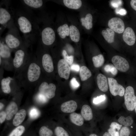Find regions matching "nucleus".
Here are the masks:
<instances>
[{"label":"nucleus","instance_id":"1","mask_svg":"<svg viewBox=\"0 0 136 136\" xmlns=\"http://www.w3.org/2000/svg\"><path fill=\"white\" fill-rule=\"evenodd\" d=\"M42 74V69L36 56L30 54L23 68L14 77L19 84L29 86L37 85Z\"/></svg>","mask_w":136,"mask_h":136},{"label":"nucleus","instance_id":"2","mask_svg":"<svg viewBox=\"0 0 136 136\" xmlns=\"http://www.w3.org/2000/svg\"><path fill=\"white\" fill-rule=\"evenodd\" d=\"M15 20L16 24L24 35L26 41L30 44V39L33 37L39 30L38 25L28 14L20 11L16 13Z\"/></svg>","mask_w":136,"mask_h":136},{"label":"nucleus","instance_id":"3","mask_svg":"<svg viewBox=\"0 0 136 136\" xmlns=\"http://www.w3.org/2000/svg\"><path fill=\"white\" fill-rule=\"evenodd\" d=\"M9 29L4 39L9 47L13 51L30 44L22 40L20 37L18 29L15 25Z\"/></svg>","mask_w":136,"mask_h":136},{"label":"nucleus","instance_id":"4","mask_svg":"<svg viewBox=\"0 0 136 136\" xmlns=\"http://www.w3.org/2000/svg\"><path fill=\"white\" fill-rule=\"evenodd\" d=\"M30 45H27L24 46L14 51V57L13 61L14 77L20 72L25 64L30 55L28 51Z\"/></svg>","mask_w":136,"mask_h":136},{"label":"nucleus","instance_id":"5","mask_svg":"<svg viewBox=\"0 0 136 136\" xmlns=\"http://www.w3.org/2000/svg\"><path fill=\"white\" fill-rule=\"evenodd\" d=\"M6 2L1 3L0 7V24L2 28L8 29L15 25L14 23V13L9 4Z\"/></svg>","mask_w":136,"mask_h":136},{"label":"nucleus","instance_id":"6","mask_svg":"<svg viewBox=\"0 0 136 136\" xmlns=\"http://www.w3.org/2000/svg\"><path fill=\"white\" fill-rule=\"evenodd\" d=\"M12 51L5 43L4 39L0 41V67L9 71H13V58L11 56Z\"/></svg>","mask_w":136,"mask_h":136},{"label":"nucleus","instance_id":"7","mask_svg":"<svg viewBox=\"0 0 136 136\" xmlns=\"http://www.w3.org/2000/svg\"><path fill=\"white\" fill-rule=\"evenodd\" d=\"M36 56L42 69L43 73H52L54 70V63L51 56L48 53H43L39 47Z\"/></svg>","mask_w":136,"mask_h":136},{"label":"nucleus","instance_id":"8","mask_svg":"<svg viewBox=\"0 0 136 136\" xmlns=\"http://www.w3.org/2000/svg\"><path fill=\"white\" fill-rule=\"evenodd\" d=\"M42 77L37 85L38 86V92L43 94L48 99L53 98L55 95L56 85L53 83H49L43 80Z\"/></svg>","mask_w":136,"mask_h":136},{"label":"nucleus","instance_id":"9","mask_svg":"<svg viewBox=\"0 0 136 136\" xmlns=\"http://www.w3.org/2000/svg\"><path fill=\"white\" fill-rule=\"evenodd\" d=\"M124 103L127 109L132 111L135 109L136 104V96L133 88L128 86L126 88L124 94Z\"/></svg>","mask_w":136,"mask_h":136},{"label":"nucleus","instance_id":"10","mask_svg":"<svg viewBox=\"0 0 136 136\" xmlns=\"http://www.w3.org/2000/svg\"><path fill=\"white\" fill-rule=\"evenodd\" d=\"M42 43L46 46H50L54 42L55 39V34L51 27H47L43 28L41 33Z\"/></svg>","mask_w":136,"mask_h":136},{"label":"nucleus","instance_id":"11","mask_svg":"<svg viewBox=\"0 0 136 136\" xmlns=\"http://www.w3.org/2000/svg\"><path fill=\"white\" fill-rule=\"evenodd\" d=\"M108 80L111 94L114 96L119 95L120 96H123L125 93L124 87L118 84L117 80L113 78H108Z\"/></svg>","mask_w":136,"mask_h":136},{"label":"nucleus","instance_id":"12","mask_svg":"<svg viewBox=\"0 0 136 136\" xmlns=\"http://www.w3.org/2000/svg\"><path fill=\"white\" fill-rule=\"evenodd\" d=\"M111 60L114 66L121 72H125L129 69V65L128 61L121 56H115L112 58Z\"/></svg>","mask_w":136,"mask_h":136},{"label":"nucleus","instance_id":"13","mask_svg":"<svg viewBox=\"0 0 136 136\" xmlns=\"http://www.w3.org/2000/svg\"><path fill=\"white\" fill-rule=\"evenodd\" d=\"M57 67L59 76L66 80L68 79L71 69L69 64L64 59H60L58 61Z\"/></svg>","mask_w":136,"mask_h":136},{"label":"nucleus","instance_id":"14","mask_svg":"<svg viewBox=\"0 0 136 136\" xmlns=\"http://www.w3.org/2000/svg\"><path fill=\"white\" fill-rule=\"evenodd\" d=\"M108 25L110 28L117 33H122L124 30V23L119 18L115 17L110 19L108 21Z\"/></svg>","mask_w":136,"mask_h":136},{"label":"nucleus","instance_id":"15","mask_svg":"<svg viewBox=\"0 0 136 136\" xmlns=\"http://www.w3.org/2000/svg\"><path fill=\"white\" fill-rule=\"evenodd\" d=\"M17 80L15 77H8L3 78L1 81V88L3 92L6 94H9L11 91V86Z\"/></svg>","mask_w":136,"mask_h":136},{"label":"nucleus","instance_id":"16","mask_svg":"<svg viewBox=\"0 0 136 136\" xmlns=\"http://www.w3.org/2000/svg\"><path fill=\"white\" fill-rule=\"evenodd\" d=\"M123 38L124 41L128 45H133L135 42L136 36L132 28L129 27H127L124 31Z\"/></svg>","mask_w":136,"mask_h":136},{"label":"nucleus","instance_id":"17","mask_svg":"<svg viewBox=\"0 0 136 136\" xmlns=\"http://www.w3.org/2000/svg\"><path fill=\"white\" fill-rule=\"evenodd\" d=\"M77 105L73 100H69L63 103L61 106V111L65 113H72L76 109Z\"/></svg>","mask_w":136,"mask_h":136},{"label":"nucleus","instance_id":"18","mask_svg":"<svg viewBox=\"0 0 136 136\" xmlns=\"http://www.w3.org/2000/svg\"><path fill=\"white\" fill-rule=\"evenodd\" d=\"M96 79L97 86L100 90L104 92L107 91L108 86L106 77L104 75L99 74L97 76Z\"/></svg>","mask_w":136,"mask_h":136},{"label":"nucleus","instance_id":"19","mask_svg":"<svg viewBox=\"0 0 136 136\" xmlns=\"http://www.w3.org/2000/svg\"><path fill=\"white\" fill-rule=\"evenodd\" d=\"M18 110V107L16 104L14 102H11L6 110V119L8 120L11 119L14 115L16 113Z\"/></svg>","mask_w":136,"mask_h":136},{"label":"nucleus","instance_id":"20","mask_svg":"<svg viewBox=\"0 0 136 136\" xmlns=\"http://www.w3.org/2000/svg\"><path fill=\"white\" fill-rule=\"evenodd\" d=\"M26 115V112L25 110H20L16 113L13 120V125L17 126L20 125L24 120Z\"/></svg>","mask_w":136,"mask_h":136},{"label":"nucleus","instance_id":"21","mask_svg":"<svg viewBox=\"0 0 136 136\" xmlns=\"http://www.w3.org/2000/svg\"><path fill=\"white\" fill-rule=\"evenodd\" d=\"M82 116L85 120L89 121L93 118V114L92 109L88 105H83L81 110Z\"/></svg>","mask_w":136,"mask_h":136},{"label":"nucleus","instance_id":"22","mask_svg":"<svg viewBox=\"0 0 136 136\" xmlns=\"http://www.w3.org/2000/svg\"><path fill=\"white\" fill-rule=\"evenodd\" d=\"M80 32L75 25H71L69 27V35L71 40L75 42H78L80 39Z\"/></svg>","mask_w":136,"mask_h":136},{"label":"nucleus","instance_id":"23","mask_svg":"<svg viewBox=\"0 0 136 136\" xmlns=\"http://www.w3.org/2000/svg\"><path fill=\"white\" fill-rule=\"evenodd\" d=\"M71 121L74 124L78 126H81L84 123V119L80 114L75 112L71 113L70 115Z\"/></svg>","mask_w":136,"mask_h":136},{"label":"nucleus","instance_id":"24","mask_svg":"<svg viewBox=\"0 0 136 136\" xmlns=\"http://www.w3.org/2000/svg\"><path fill=\"white\" fill-rule=\"evenodd\" d=\"M63 2L65 6L72 9H78L82 5V1L80 0H64Z\"/></svg>","mask_w":136,"mask_h":136},{"label":"nucleus","instance_id":"25","mask_svg":"<svg viewBox=\"0 0 136 136\" xmlns=\"http://www.w3.org/2000/svg\"><path fill=\"white\" fill-rule=\"evenodd\" d=\"M122 125L115 122H112L108 131L111 136H119V131Z\"/></svg>","mask_w":136,"mask_h":136},{"label":"nucleus","instance_id":"26","mask_svg":"<svg viewBox=\"0 0 136 136\" xmlns=\"http://www.w3.org/2000/svg\"><path fill=\"white\" fill-rule=\"evenodd\" d=\"M102 34L104 38L108 43H113L114 41V31L110 28H107L106 30L102 31Z\"/></svg>","mask_w":136,"mask_h":136},{"label":"nucleus","instance_id":"27","mask_svg":"<svg viewBox=\"0 0 136 136\" xmlns=\"http://www.w3.org/2000/svg\"><path fill=\"white\" fill-rule=\"evenodd\" d=\"M82 25L86 29L89 30L92 27V16L90 13L87 14L85 17H82L80 19Z\"/></svg>","mask_w":136,"mask_h":136},{"label":"nucleus","instance_id":"28","mask_svg":"<svg viewBox=\"0 0 136 136\" xmlns=\"http://www.w3.org/2000/svg\"><path fill=\"white\" fill-rule=\"evenodd\" d=\"M23 3L29 7L35 9H38L42 6L43 2L41 0H24Z\"/></svg>","mask_w":136,"mask_h":136},{"label":"nucleus","instance_id":"29","mask_svg":"<svg viewBox=\"0 0 136 136\" xmlns=\"http://www.w3.org/2000/svg\"><path fill=\"white\" fill-rule=\"evenodd\" d=\"M80 76L82 81L87 80L92 75V73L90 70L86 66H81L80 70Z\"/></svg>","mask_w":136,"mask_h":136},{"label":"nucleus","instance_id":"30","mask_svg":"<svg viewBox=\"0 0 136 136\" xmlns=\"http://www.w3.org/2000/svg\"><path fill=\"white\" fill-rule=\"evenodd\" d=\"M57 31L60 37L64 39L66 36L69 35V27L67 24H65L58 27Z\"/></svg>","mask_w":136,"mask_h":136},{"label":"nucleus","instance_id":"31","mask_svg":"<svg viewBox=\"0 0 136 136\" xmlns=\"http://www.w3.org/2000/svg\"><path fill=\"white\" fill-rule=\"evenodd\" d=\"M92 60L94 66L96 67H99L102 66L105 61L104 57L101 54L93 57Z\"/></svg>","mask_w":136,"mask_h":136},{"label":"nucleus","instance_id":"32","mask_svg":"<svg viewBox=\"0 0 136 136\" xmlns=\"http://www.w3.org/2000/svg\"><path fill=\"white\" fill-rule=\"evenodd\" d=\"M118 122L121 124L125 126H129L131 125L133 122L132 118L130 116L125 117L123 116H120L118 120Z\"/></svg>","mask_w":136,"mask_h":136},{"label":"nucleus","instance_id":"33","mask_svg":"<svg viewBox=\"0 0 136 136\" xmlns=\"http://www.w3.org/2000/svg\"><path fill=\"white\" fill-rule=\"evenodd\" d=\"M25 130L24 127L20 125L14 129L8 136H21Z\"/></svg>","mask_w":136,"mask_h":136},{"label":"nucleus","instance_id":"34","mask_svg":"<svg viewBox=\"0 0 136 136\" xmlns=\"http://www.w3.org/2000/svg\"><path fill=\"white\" fill-rule=\"evenodd\" d=\"M39 134V136H53L52 131L46 126H43L40 129Z\"/></svg>","mask_w":136,"mask_h":136},{"label":"nucleus","instance_id":"35","mask_svg":"<svg viewBox=\"0 0 136 136\" xmlns=\"http://www.w3.org/2000/svg\"><path fill=\"white\" fill-rule=\"evenodd\" d=\"M54 133L56 136H70L68 132L60 126H57L55 128Z\"/></svg>","mask_w":136,"mask_h":136},{"label":"nucleus","instance_id":"36","mask_svg":"<svg viewBox=\"0 0 136 136\" xmlns=\"http://www.w3.org/2000/svg\"><path fill=\"white\" fill-rule=\"evenodd\" d=\"M105 71L107 72H110L114 75H116L118 73V70L114 65L107 64L104 67Z\"/></svg>","mask_w":136,"mask_h":136},{"label":"nucleus","instance_id":"37","mask_svg":"<svg viewBox=\"0 0 136 136\" xmlns=\"http://www.w3.org/2000/svg\"><path fill=\"white\" fill-rule=\"evenodd\" d=\"M40 113L39 110L36 108H31L29 112V116L31 119H36L40 116Z\"/></svg>","mask_w":136,"mask_h":136},{"label":"nucleus","instance_id":"38","mask_svg":"<svg viewBox=\"0 0 136 136\" xmlns=\"http://www.w3.org/2000/svg\"><path fill=\"white\" fill-rule=\"evenodd\" d=\"M36 100L39 103L44 104L47 102L48 99L43 94L38 92L35 96Z\"/></svg>","mask_w":136,"mask_h":136},{"label":"nucleus","instance_id":"39","mask_svg":"<svg viewBox=\"0 0 136 136\" xmlns=\"http://www.w3.org/2000/svg\"><path fill=\"white\" fill-rule=\"evenodd\" d=\"M62 55L64 59L69 65H71L73 63L74 60V57L72 55L69 56L66 51L63 50L62 51Z\"/></svg>","mask_w":136,"mask_h":136},{"label":"nucleus","instance_id":"40","mask_svg":"<svg viewBox=\"0 0 136 136\" xmlns=\"http://www.w3.org/2000/svg\"><path fill=\"white\" fill-rule=\"evenodd\" d=\"M130 131L129 128L127 126H123L120 129L119 136H129Z\"/></svg>","mask_w":136,"mask_h":136},{"label":"nucleus","instance_id":"41","mask_svg":"<svg viewBox=\"0 0 136 136\" xmlns=\"http://www.w3.org/2000/svg\"><path fill=\"white\" fill-rule=\"evenodd\" d=\"M70 85L72 88L75 89L78 88L80 86V84L75 78H73L70 81Z\"/></svg>","mask_w":136,"mask_h":136},{"label":"nucleus","instance_id":"42","mask_svg":"<svg viewBox=\"0 0 136 136\" xmlns=\"http://www.w3.org/2000/svg\"><path fill=\"white\" fill-rule=\"evenodd\" d=\"M105 98V95H101L94 98L93 100V102L95 104H97L104 101Z\"/></svg>","mask_w":136,"mask_h":136},{"label":"nucleus","instance_id":"43","mask_svg":"<svg viewBox=\"0 0 136 136\" xmlns=\"http://www.w3.org/2000/svg\"><path fill=\"white\" fill-rule=\"evenodd\" d=\"M122 4L121 0H112L111 2V4L113 7L118 8L121 6Z\"/></svg>","mask_w":136,"mask_h":136},{"label":"nucleus","instance_id":"44","mask_svg":"<svg viewBox=\"0 0 136 136\" xmlns=\"http://www.w3.org/2000/svg\"><path fill=\"white\" fill-rule=\"evenodd\" d=\"M115 12L116 14H119L122 16L125 15L127 13L126 10L123 8L116 9L115 10Z\"/></svg>","mask_w":136,"mask_h":136},{"label":"nucleus","instance_id":"45","mask_svg":"<svg viewBox=\"0 0 136 136\" xmlns=\"http://www.w3.org/2000/svg\"><path fill=\"white\" fill-rule=\"evenodd\" d=\"M6 114L4 111H2L0 113V122L1 123H3L6 119Z\"/></svg>","mask_w":136,"mask_h":136},{"label":"nucleus","instance_id":"46","mask_svg":"<svg viewBox=\"0 0 136 136\" xmlns=\"http://www.w3.org/2000/svg\"><path fill=\"white\" fill-rule=\"evenodd\" d=\"M70 68L71 70L77 72L80 70V68L78 65L74 64L71 65Z\"/></svg>","mask_w":136,"mask_h":136},{"label":"nucleus","instance_id":"47","mask_svg":"<svg viewBox=\"0 0 136 136\" xmlns=\"http://www.w3.org/2000/svg\"><path fill=\"white\" fill-rule=\"evenodd\" d=\"M130 5L132 8L136 11V0H131L130 2Z\"/></svg>","mask_w":136,"mask_h":136},{"label":"nucleus","instance_id":"48","mask_svg":"<svg viewBox=\"0 0 136 136\" xmlns=\"http://www.w3.org/2000/svg\"><path fill=\"white\" fill-rule=\"evenodd\" d=\"M103 136H111L108 132H105Z\"/></svg>","mask_w":136,"mask_h":136},{"label":"nucleus","instance_id":"49","mask_svg":"<svg viewBox=\"0 0 136 136\" xmlns=\"http://www.w3.org/2000/svg\"><path fill=\"white\" fill-rule=\"evenodd\" d=\"M4 107V105L2 103H0V110H2Z\"/></svg>","mask_w":136,"mask_h":136},{"label":"nucleus","instance_id":"50","mask_svg":"<svg viewBox=\"0 0 136 136\" xmlns=\"http://www.w3.org/2000/svg\"><path fill=\"white\" fill-rule=\"evenodd\" d=\"M89 136H99L95 133H92L90 134Z\"/></svg>","mask_w":136,"mask_h":136},{"label":"nucleus","instance_id":"51","mask_svg":"<svg viewBox=\"0 0 136 136\" xmlns=\"http://www.w3.org/2000/svg\"><path fill=\"white\" fill-rule=\"evenodd\" d=\"M135 112L136 113V104L135 108Z\"/></svg>","mask_w":136,"mask_h":136}]
</instances>
